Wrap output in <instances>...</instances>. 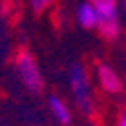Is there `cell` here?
Returning a JSON list of instances; mask_svg holds the SVG:
<instances>
[{
  "label": "cell",
  "mask_w": 126,
  "mask_h": 126,
  "mask_svg": "<svg viewBox=\"0 0 126 126\" xmlns=\"http://www.w3.org/2000/svg\"><path fill=\"white\" fill-rule=\"evenodd\" d=\"M76 22L80 24L84 30H96L98 16H96V8L90 2H82L76 8Z\"/></svg>",
  "instance_id": "cell-6"
},
{
  "label": "cell",
  "mask_w": 126,
  "mask_h": 126,
  "mask_svg": "<svg viewBox=\"0 0 126 126\" xmlns=\"http://www.w3.org/2000/svg\"><path fill=\"white\" fill-rule=\"evenodd\" d=\"M14 66H16V72H18V78H20V82L30 90V92H42L44 88V78H42V72H40V66H38V62L34 58V54L22 48L18 50L16 58H14Z\"/></svg>",
  "instance_id": "cell-3"
},
{
  "label": "cell",
  "mask_w": 126,
  "mask_h": 126,
  "mask_svg": "<svg viewBox=\"0 0 126 126\" xmlns=\"http://www.w3.org/2000/svg\"><path fill=\"white\" fill-rule=\"evenodd\" d=\"M122 4H124V14H126V0H122Z\"/></svg>",
  "instance_id": "cell-9"
},
{
  "label": "cell",
  "mask_w": 126,
  "mask_h": 126,
  "mask_svg": "<svg viewBox=\"0 0 126 126\" xmlns=\"http://www.w3.org/2000/svg\"><path fill=\"white\" fill-rule=\"evenodd\" d=\"M48 108H50V112L52 116L62 124V126H68L72 122V110L68 108V104L62 100L60 96H48Z\"/></svg>",
  "instance_id": "cell-5"
},
{
  "label": "cell",
  "mask_w": 126,
  "mask_h": 126,
  "mask_svg": "<svg viewBox=\"0 0 126 126\" xmlns=\"http://www.w3.org/2000/svg\"><path fill=\"white\" fill-rule=\"evenodd\" d=\"M88 2L96 8L98 34L104 40H116L122 32L120 14H118V0H88Z\"/></svg>",
  "instance_id": "cell-2"
},
{
  "label": "cell",
  "mask_w": 126,
  "mask_h": 126,
  "mask_svg": "<svg viewBox=\"0 0 126 126\" xmlns=\"http://www.w3.org/2000/svg\"><path fill=\"white\" fill-rule=\"evenodd\" d=\"M68 84L72 90L74 102L78 106L82 114L92 116L94 112V94H92V84H90V76L84 64L80 62H74L68 70Z\"/></svg>",
  "instance_id": "cell-1"
},
{
  "label": "cell",
  "mask_w": 126,
  "mask_h": 126,
  "mask_svg": "<svg viewBox=\"0 0 126 126\" xmlns=\"http://www.w3.org/2000/svg\"><path fill=\"white\" fill-rule=\"evenodd\" d=\"M96 80L100 84V88L108 94H118L122 90V80H120V74L106 62H100L96 66Z\"/></svg>",
  "instance_id": "cell-4"
},
{
  "label": "cell",
  "mask_w": 126,
  "mask_h": 126,
  "mask_svg": "<svg viewBox=\"0 0 126 126\" xmlns=\"http://www.w3.org/2000/svg\"><path fill=\"white\" fill-rule=\"evenodd\" d=\"M116 126H126V112H122L120 116H118V124Z\"/></svg>",
  "instance_id": "cell-8"
},
{
  "label": "cell",
  "mask_w": 126,
  "mask_h": 126,
  "mask_svg": "<svg viewBox=\"0 0 126 126\" xmlns=\"http://www.w3.org/2000/svg\"><path fill=\"white\" fill-rule=\"evenodd\" d=\"M28 2H30V8H32L36 14H40L44 10H48L54 4V0H28Z\"/></svg>",
  "instance_id": "cell-7"
}]
</instances>
